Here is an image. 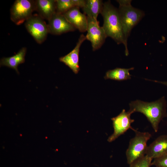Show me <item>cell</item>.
Segmentation results:
<instances>
[{"label":"cell","mask_w":167,"mask_h":167,"mask_svg":"<svg viewBox=\"0 0 167 167\" xmlns=\"http://www.w3.org/2000/svg\"><path fill=\"white\" fill-rule=\"evenodd\" d=\"M27 49L25 47L22 48L15 55L8 57H4L0 60L1 66H5L15 70L18 74V66L25 62V57Z\"/></svg>","instance_id":"obj_14"},{"label":"cell","mask_w":167,"mask_h":167,"mask_svg":"<svg viewBox=\"0 0 167 167\" xmlns=\"http://www.w3.org/2000/svg\"><path fill=\"white\" fill-rule=\"evenodd\" d=\"M152 165L156 167H167V154L153 159Z\"/></svg>","instance_id":"obj_19"},{"label":"cell","mask_w":167,"mask_h":167,"mask_svg":"<svg viewBox=\"0 0 167 167\" xmlns=\"http://www.w3.org/2000/svg\"><path fill=\"white\" fill-rule=\"evenodd\" d=\"M145 79L146 80H150V81L151 80L152 81L154 82H155L160 83L167 86V81H157V80H150L149 79Z\"/></svg>","instance_id":"obj_21"},{"label":"cell","mask_w":167,"mask_h":167,"mask_svg":"<svg viewBox=\"0 0 167 167\" xmlns=\"http://www.w3.org/2000/svg\"><path fill=\"white\" fill-rule=\"evenodd\" d=\"M103 4L101 0H86L82 8L84 14L87 16L97 20L98 15L101 13Z\"/></svg>","instance_id":"obj_15"},{"label":"cell","mask_w":167,"mask_h":167,"mask_svg":"<svg viewBox=\"0 0 167 167\" xmlns=\"http://www.w3.org/2000/svg\"><path fill=\"white\" fill-rule=\"evenodd\" d=\"M85 1V0H56V12L62 14L74 7L82 8Z\"/></svg>","instance_id":"obj_17"},{"label":"cell","mask_w":167,"mask_h":167,"mask_svg":"<svg viewBox=\"0 0 167 167\" xmlns=\"http://www.w3.org/2000/svg\"><path fill=\"white\" fill-rule=\"evenodd\" d=\"M132 130L135 132V135L130 139L126 152L127 162L129 165L146 155L147 142L152 136L148 132H141L134 128Z\"/></svg>","instance_id":"obj_3"},{"label":"cell","mask_w":167,"mask_h":167,"mask_svg":"<svg viewBox=\"0 0 167 167\" xmlns=\"http://www.w3.org/2000/svg\"><path fill=\"white\" fill-rule=\"evenodd\" d=\"M86 40L85 36L83 34L81 35L74 49L67 55L59 58L60 62L68 66L75 74H77L80 70L79 65L80 48Z\"/></svg>","instance_id":"obj_11"},{"label":"cell","mask_w":167,"mask_h":167,"mask_svg":"<svg viewBox=\"0 0 167 167\" xmlns=\"http://www.w3.org/2000/svg\"><path fill=\"white\" fill-rule=\"evenodd\" d=\"M87 17L88 25L86 40L91 43L92 50L94 51L100 49L104 43L107 36L102 27L97 20Z\"/></svg>","instance_id":"obj_6"},{"label":"cell","mask_w":167,"mask_h":167,"mask_svg":"<svg viewBox=\"0 0 167 167\" xmlns=\"http://www.w3.org/2000/svg\"><path fill=\"white\" fill-rule=\"evenodd\" d=\"M101 14L103 19L102 27L107 37L112 38L118 44H123L125 54L127 56L129 52L127 41L124 36L118 9L108 1L104 3Z\"/></svg>","instance_id":"obj_1"},{"label":"cell","mask_w":167,"mask_h":167,"mask_svg":"<svg viewBox=\"0 0 167 167\" xmlns=\"http://www.w3.org/2000/svg\"><path fill=\"white\" fill-rule=\"evenodd\" d=\"M35 10L42 19L49 20L56 13V0L35 1Z\"/></svg>","instance_id":"obj_13"},{"label":"cell","mask_w":167,"mask_h":167,"mask_svg":"<svg viewBox=\"0 0 167 167\" xmlns=\"http://www.w3.org/2000/svg\"><path fill=\"white\" fill-rule=\"evenodd\" d=\"M48 21L49 32L53 35H59L76 29L62 14L56 12Z\"/></svg>","instance_id":"obj_9"},{"label":"cell","mask_w":167,"mask_h":167,"mask_svg":"<svg viewBox=\"0 0 167 167\" xmlns=\"http://www.w3.org/2000/svg\"><path fill=\"white\" fill-rule=\"evenodd\" d=\"M35 10V1L16 0L11 9V19L17 25L26 21Z\"/></svg>","instance_id":"obj_5"},{"label":"cell","mask_w":167,"mask_h":167,"mask_svg":"<svg viewBox=\"0 0 167 167\" xmlns=\"http://www.w3.org/2000/svg\"><path fill=\"white\" fill-rule=\"evenodd\" d=\"M129 105V110L133 113L140 112L146 117L155 132L158 131L161 120L167 117V102L164 96L150 102L136 100L131 101Z\"/></svg>","instance_id":"obj_2"},{"label":"cell","mask_w":167,"mask_h":167,"mask_svg":"<svg viewBox=\"0 0 167 167\" xmlns=\"http://www.w3.org/2000/svg\"><path fill=\"white\" fill-rule=\"evenodd\" d=\"M79 8L73 7L62 14L76 29L80 32H85L88 27L87 17L80 12Z\"/></svg>","instance_id":"obj_10"},{"label":"cell","mask_w":167,"mask_h":167,"mask_svg":"<svg viewBox=\"0 0 167 167\" xmlns=\"http://www.w3.org/2000/svg\"><path fill=\"white\" fill-rule=\"evenodd\" d=\"M131 0H118L117 2L119 4V6H128L131 5Z\"/></svg>","instance_id":"obj_20"},{"label":"cell","mask_w":167,"mask_h":167,"mask_svg":"<svg viewBox=\"0 0 167 167\" xmlns=\"http://www.w3.org/2000/svg\"><path fill=\"white\" fill-rule=\"evenodd\" d=\"M167 154V135L159 136L148 146L146 155L152 159Z\"/></svg>","instance_id":"obj_12"},{"label":"cell","mask_w":167,"mask_h":167,"mask_svg":"<svg viewBox=\"0 0 167 167\" xmlns=\"http://www.w3.org/2000/svg\"><path fill=\"white\" fill-rule=\"evenodd\" d=\"M28 32L39 44L46 39L49 32L47 24L40 16L32 15L25 24Z\"/></svg>","instance_id":"obj_7"},{"label":"cell","mask_w":167,"mask_h":167,"mask_svg":"<svg viewBox=\"0 0 167 167\" xmlns=\"http://www.w3.org/2000/svg\"><path fill=\"white\" fill-rule=\"evenodd\" d=\"M133 113L129 110L126 111L123 109L120 114L115 117L111 118L113 122L114 131L113 134L108 138L109 142L115 140L121 135L124 134L129 129H132L131 124L135 120L131 118Z\"/></svg>","instance_id":"obj_8"},{"label":"cell","mask_w":167,"mask_h":167,"mask_svg":"<svg viewBox=\"0 0 167 167\" xmlns=\"http://www.w3.org/2000/svg\"><path fill=\"white\" fill-rule=\"evenodd\" d=\"M134 69L133 67L129 68H116L107 71L104 78L118 81L129 79H131V76L129 71Z\"/></svg>","instance_id":"obj_16"},{"label":"cell","mask_w":167,"mask_h":167,"mask_svg":"<svg viewBox=\"0 0 167 167\" xmlns=\"http://www.w3.org/2000/svg\"><path fill=\"white\" fill-rule=\"evenodd\" d=\"M152 159L147 156H145L135 161L130 164V167H150Z\"/></svg>","instance_id":"obj_18"},{"label":"cell","mask_w":167,"mask_h":167,"mask_svg":"<svg viewBox=\"0 0 167 167\" xmlns=\"http://www.w3.org/2000/svg\"><path fill=\"white\" fill-rule=\"evenodd\" d=\"M118 10L124 36L127 41L131 30L143 17L144 13L131 5L119 6Z\"/></svg>","instance_id":"obj_4"}]
</instances>
